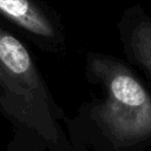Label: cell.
Segmentation results:
<instances>
[{"mask_svg":"<svg viewBox=\"0 0 151 151\" xmlns=\"http://www.w3.org/2000/svg\"><path fill=\"white\" fill-rule=\"evenodd\" d=\"M123 20L133 55L151 73V15L140 6H134L125 12Z\"/></svg>","mask_w":151,"mask_h":151,"instance_id":"obj_4","label":"cell"},{"mask_svg":"<svg viewBox=\"0 0 151 151\" xmlns=\"http://www.w3.org/2000/svg\"><path fill=\"white\" fill-rule=\"evenodd\" d=\"M0 14L39 39H54L57 35L53 21L32 0H0Z\"/></svg>","mask_w":151,"mask_h":151,"instance_id":"obj_3","label":"cell"},{"mask_svg":"<svg viewBox=\"0 0 151 151\" xmlns=\"http://www.w3.org/2000/svg\"><path fill=\"white\" fill-rule=\"evenodd\" d=\"M91 67L107 88L96 116L105 130L122 143L151 136V96L129 70L109 58L93 57Z\"/></svg>","mask_w":151,"mask_h":151,"instance_id":"obj_2","label":"cell"},{"mask_svg":"<svg viewBox=\"0 0 151 151\" xmlns=\"http://www.w3.org/2000/svg\"><path fill=\"white\" fill-rule=\"evenodd\" d=\"M0 116L11 126L7 151H24L31 139L53 143L51 98L26 46L0 26Z\"/></svg>","mask_w":151,"mask_h":151,"instance_id":"obj_1","label":"cell"}]
</instances>
